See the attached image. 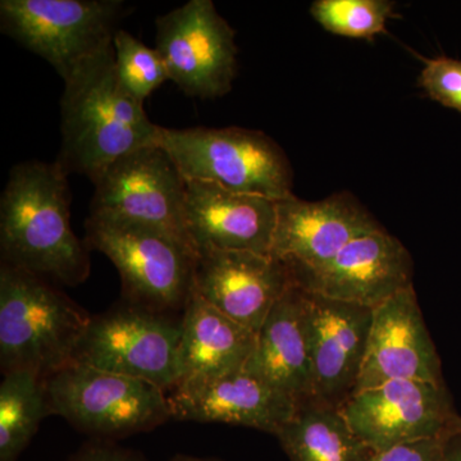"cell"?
<instances>
[{
    "label": "cell",
    "instance_id": "obj_1",
    "mask_svg": "<svg viewBox=\"0 0 461 461\" xmlns=\"http://www.w3.org/2000/svg\"><path fill=\"white\" fill-rule=\"evenodd\" d=\"M2 263L77 286L90 275L89 248L71 227L68 175L57 160L23 162L0 198Z\"/></svg>",
    "mask_w": 461,
    "mask_h": 461
},
{
    "label": "cell",
    "instance_id": "obj_2",
    "mask_svg": "<svg viewBox=\"0 0 461 461\" xmlns=\"http://www.w3.org/2000/svg\"><path fill=\"white\" fill-rule=\"evenodd\" d=\"M60 118L56 160L67 175L80 173L91 181L126 154L157 144L159 136L160 126L149 120L144 103L118 78L113 44L67 78Z\"/></svg>",
    "mask_w": 461,
    "mask_h": 461
},
{
    "label": "cell",
    "instance_id": "obj_3",
    "mask_svg": "<svg viewBox=\"0 0 461 461\" xmlns=\"http://www.w3.org/2000/svg\"><path fill=\"white\" fill-rule=\"evenodd\" d=\"M77 303L50 281L0 267V366L3 375L30 371L42 379L74 362L91 321Z\"/></svg>",
    "mask_w": 461,
    "mask_h": 461
},
{
    "label": "cell",
    "instance_id": "obj_4",
    "mask_svg": "<svg viewBox=\"0 0 461 461\" xmlns=\"http://www.w3.org/2000/svg\"><path fill=\"white\" fill-rule=\"evenodd\" d=\"M84 241L114 264L124 300L167 313L184 312L194 291L198 258L186 240L149 224L90 214Z\"/></svg>",
    "mask_w": 461,
    "mask_h": 461
},
{
    "label": "cell",
    "instance_id": "obj_5",
    "mask_svg": "<svg viewBox=\"0 0 461 461\" xmlns=\"http://www.w3.org/2000/svg\"><path fill=\"white\" fill-rule=\"evenodd\" d=\"M157 144L169 154L186 181L211 182L275 200L294 194L293 167L284 149L262 131L160 126Z\"/></svg>",
    "mask_w": 461,
    "mask_h": 461
},
{
    "label": "cell",
    "instance_id": "obj_6",
    "mask_svg": "<svg viewBox=\"0 0 461 461\" xmlns=\"http://www.w3.org/2000/svg\"><path fill=\"white\" fill-rule=\"evenodd\" d=\"M50 415L94 438L148 432L171 420L168 396L142 379L69 363L45 379Z\"/></svg>",
    "mask_w": 461,
    "mask_h": 461
},
{
    "label": "cell",
    "instance_id": "obj_7",
    "mask_svg": "<svg viewBox=\"0 0 461 461\" xmlns=\"http://www.w3.org/2000/svg\"><path fill=\"white\" fill-rule=\"evenodd\" d=\"M122 0H2L0 29L66 81L113 44Z\"/></svg>",
    "mask_w": 461,
    "mask_h": 461
},
{
    "label": "cell",
    "instance_id": "obj_8",
    "mask_svg": "<svg viewBox=\"0 0 461 461\" xmlns=\"http://www.w3.org/2000/svg\"><path fill=\"white\" fill-rule=\"evenodd\" d=\"M124 302L91 318L74 362L172 391L181 381L182 313Z\"/></svg>",
    "mask_w": 461,
    "mask_h": 461
},
{
    "label": "cell",
    "instance_id": "obj_9",
    "mask_svg": "<svg viewBox=\"0 0 461 461\" xmlns=\"http://www.w3.org/2000/svg\"><path fill=\"white\" fill-rule=\"evenodd\" d=\"M156 50L168 77L191 98L215 99L238 74L235 32L212 0H190L158 17Z\"/></svg>",
    "mask_w": 461,
    "mask_h": 461
},
{
    "label": "cell",
    "instance_id": "obj_10",
    "mask_svg": "<svg viewBox=\"0 0 461 461\" xmlns=\"http://www.w3.org/2000/svg\"><path fill=\"white\" fill-rule=\"evenodd\" d=\"M91 182L90 214L149 224L194 245L185 222L186 178L159 145L126 154Z\"/></svg>",
    "mask_w": 461,
    "mask_h": 461
},
{
    "label": "cell",
    "instance_id": "obj_11",
    "mask_svg": "<svg viewBox=\"0 0 461 461\" xmlns=\"http://www.w3.org/2000/svg\"><path fill=\"white\" fill-rule=\"evenodd\" d=\"M339 411L373 453L450 435L456 420L444 384L409 379L355 393Z\"/></svg>",
    "mask_w": 461,
    "mask_h": 461
},
{
    "label": "cell",
    "instance_id": "obj_12",
    "mask_svg": "<svg viewBox=\"0 0 461 461\" xmlns=\"http://www.w3.org/2000/svg\"><path fill=\"white\" fill-rule=\"evenodd\" d=\"M288 269L297 286L309 293L373 311L412 286L411 254L384 229L353 240L318 268Z\"/></svg>",
    "mask_w": 461,
    "mask_h": 461
},
{
    "label": "cell",
    "instance_id": "obj_13",
    "mask_svg": "<svg viewBox=\"0 0 461 461\" xmlns=\"http://www.w3.org/2000/svg\"><path fill=\"white\" fill-rule=\"evenodd\" d=\"M382 230L351 194H333L320 202L290 195L277 202L271 256L293 269L329 263L355 239Z\"/></svg>",
    "mask_w": 461,
    "mask_h": 461
},
{
    "label": "cell",
    "instance_id": "obj_14",
    "mask_svg": "<svg viewBox=\"0 0 461 461\" xmlns=\"http://www.w3.org/2000/svg\"><path fill=\"white\" fill-rule=\"evenodd\" d=\"M293 284L286 264L272 256L212 248L198 250L194 290L257 335Z\"/></svg>",
    "mask_w": 461,
    "mask_h": 461
},
{
    "label": "cell",
    "instance_id": "obj_15",
    "mask_svg": "<svg viewBox=\"0 0 461 461\" xmlns=\"http://www.w3.org/2000/svg\"><path fill=\"white\" fill-rule=\"evenodd\" d=\"M399 379L442 384L441 362L414 286L373 311L366 357L353 393Z\"/></svg>",
    "mask_w": 461,
    "mask_h": 461
},
{
    "label": "cell",
    "instance_id": "obj_16",
    "mask_svg": "<svg viewBox=\"0 0 461 461\" xmlns=\"http://www.w3.org/2000/svg\"><path fill=\"white\" fill-rule=\"evenodd\" d=\"M304 291L314 400L339 408L359 377L373 309Z\"/></svg>",
    "mask_w": 461,
    "mask_h": 461
},
{
    "label": "cell",
    "instance_id": "obj_17",
    "mask_svg": "<svg viewBox=\"0 0 461 461\" xmlns=\"http://www.w3.org/2000/svg\"><path fill=\"white\" fill-rule=\"evenodd\" d=\"M168 402L176 420L233 424L275 436L300 406L245 368L205 381L181 382Z\"/></svg>",
    "mask_w": 461,
    "mask_h": 461
},
{
    "label": "cell",
    "instance_id": "obj_18",
    "mask_svg": "<svg viewBox=\"0 0 461 461\" xmlns=\"http://www.w3.org/2000/svg\"><path fill=\"white\" fill-rule=\"evenodd\" d=\"M278 200L187 181L185 222L198 249L253 251L271 256Z\"/></svg>",
    "mask_w": 461,
    "mask_h": 461
},
{
    "label": "cell",
    "instance_id": "obj_19",
    "mask_svg": "<svg viewBox=\"0 0 461 461\" xmlns=\"http://www.w3.org/2000/svg\"><path fill=\"white\" fill-rule=\"evenodd\" d=\"M245 369L268 382L300 406L315 402L305 291L295 282L264 321Z\"/></svg>",
    "mask_w": 461,
    "mask_h": 461
},
{
    "label": "cell",
    "instance_id": "obj_20",
    "mask_svg": "<svg viewBox=\"0 0 461 461\" xmlns=\"http://www.w3.org/2000/svg\"><path fill=\"white\" fill-rule=\"evenodd\" d=\"M257 336L194 290L182 312L180 384L218 378L245 368L256 348Z\"/></svg>",
    "mask_w": 461,
    "mask_h": 461
},
{
    "label": "cell",
    "instance_id": "obj_21",
    "mask_svg": "<svg viewBox=\"0 0 461 461\" xmlns=\"http://www.w3.org/2000/svg\"><path fill=\"white\" fill-rule=\"evenodd\" d=\"M291 461H368L373 451L355 435L339 406H299L276 435Z\"/></svg>",
    "mask_w": 461,
    "mask_h": 461
},
{
    "label": "cell",
    "instance_id": "obj_22",
    "mask_svg": "<svg viewBox=\"0 0 461 461\" xmlns=\"http://www.w3.org/2000/svg\"><path fill=\"white\" fill-rule=\"evenodd\" d=\"M0 384V461H17L50 415L45 379L30 371L5 373Z\"/></svg>",
    "mask_w": 461,
    "mask_h": 461
},
{
    "label": "cell",
    "instance_id": "obj_23",
    "mask_svg": "<svg viewBox=\"0 0 461 461\" xmlns=\"http://www.w3.org/2000/svg\"><path fill=\"white\" fill-rule=\"evenodd\" d=\"M388 0H317L311 14L326 32L350 39H372L395 17Z\"/></svg>",
    "mask_w": 461,
    "mask_h": 461
},
{
    "label": "cell",
    "instance_id": "obj_24",
    "mask_svg": "<svg viewBox=\"0 0 461 461\" xmlns=\"http://www.w3.org/2000/svg\"><path fill=\"white\" fill-rule=\"evenodd\" d=\"M115 69L124 89L144 103L169 80L165 60L131 33L120 29L113 39Z\"/></svg>",
    "mask_w": 461,
    "mask_h": 461
},
{
    "label": "cell",
    "instance_id": "obj_25",
    "mask_svg": "<svg viewBox=\"0 0 461 461\" xmlns=\"http://www.w3.org/2000/svg\"><path fill=\"white\" fill-rule=\"evenodd\" d=\"M418 84L430 99L461 113V59L438 57L426 60Z\"/></svg>",
    "mask_w": 461,
    "mask_h": 461
},
{
    "label": "cell",
    "instance_id": "obj_26",
    "mask_svg": "<svg viewBox=\"0 0 461 461\" xmlns=\"http://www.w3.org/2000/svg\"><path fill=\"white\" fill-rule=\"evenodd\" d=\"M447 436L393 446L387 450L373 453L368 461H444Z\"/></svg>",
    "mask_w": 461,
    "mask_h": 461
},
{
    "label": "cell",
    "instance_id": "obj_27",
    "mask_svg": "<svg viewBox=\"0 0 461 461\" xmlns=\"http://www.w3.org/2000/svg\"><path fill=\"white\" fill-rule=\"evenodd\" d=\"M67 461H148L138 451L118 446L111 439L93 438Z\"/></svg>",
    "mask_w": 461,
    "mask_h": 461
},
{
    "label": "cell",
    "instance_id": "obj_28",
    "mask_svg": "<svg viewBox=\"0 0 461 461\" xmlns=\"http://www.w3.org/2000/svg\"><path fill=\"white\" fill-rule=\"evenodd\" d=\"M444 461H461V433L451 432L446 438Z\"/></svg>",
    "mask_w": 461,
    "mask_h": 461
},
{
    "label": "cell",
    "instance_id": "obj_29",
    "mask_svg": "<svg viewBox=\"0 0 461 461\" xmlns=\"http://www.w3.org/2000/svg\"><path fill=\"white\" fill-rule=\"evenodd\" d=\"M171 461H218L214 459H204V457L190 456V455H177Z\"/></svg>",
    "mask_w": 461,
    "mask_h": 461
},
{
    "label": "cell",
    "instance_id": "obj_30",
    "mask_svg": "<svg viewBox=\"0 0 461 461\" xmlns=\"http://www.w3.org/2000/svg\"><path fill=\"white\" fill-rule=\"evenodd\" d=\"M453 432L461 433V418H457L454 421Z\"/></svg>",
    "mask_w": 461,
    "mask_h": 461
}]
</instances>
